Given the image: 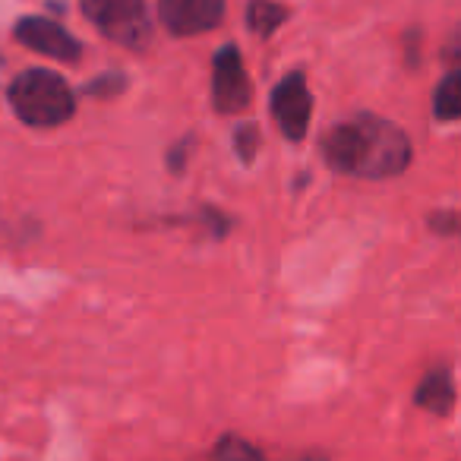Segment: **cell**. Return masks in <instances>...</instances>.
<instances>
[{
	"label": "cell",
	"instance_id": "1",
	"mask_svg": "<svg viewBox=\"0 0 461 461\" xmlns=\"http://www.w3.org/2000/svg\"><path fill=\"white\" fill-rule=\"evenodd\" d=\"M322 155L339 174L385 180L398 177L411 165V140L398 123L376 114H357L329 130L322 140Z\"/></svg>",
	"mask_w": 461,
	"mask_h": 461
},
{
	"label": "cell",
	"instance_id": "2",
	"mask_svg": "<svg viewBox=\"0 0 461 461\" xmlns=\"http://www.w3.org/2000/svg\"><path fill=\"white\" fill-rule=\"evenodd\" d=\"M10 104L29 127H60L77 111V98L64 77L51 70H26L10 86Z\"/></svg>",
	"mask_w": 461,
	"mask_h": 461
},
{
	"label": "cell",
	"instance_id": "3",
	"mask_svg": "<svg viewBox=\"0 0 461 461\" xmlns=\"http://www.w3.org/2000/svg\"><path fill=\"white\" fill-rule=\"evenodd\" d=\"M83 14L102 35L123 48H146L152 26L142 0H79Z\"/></svg>",
	"mask_w": 461,
	"mask_h": 461
},
{
	"label": "cell",
	"instance_id": "4",
	"mask_svg": "<svg viewBox=\"0 0 461 461\" xmlns=\"http://www.w3.org/2000/svg\"><path fill=\"white\" fill-rule=\"evenodd\" d=\"M310 114H313V98H310L303 73H288L272 92V117L285 140L301 142L307 136Z\"/></svg>",
	"mask_w": 461,
	"mask_h": 461
},
{
	"label": "cell",
	"instance_id": "5",
	"mask_svg": "<svg viewBox=\"0 0 461 461\" xmlns=\"http://www.w3.org/2000/svg\"><path fill=\"white\" fill-rule=\"evenodd\" d=\"M250 77L244 70V60L234 45H224L215 54V73H212V98L221 114H234L250 104Z\"/></svg>",
	"mask_w": 461,
	"mask_h": 461
},
{
	"label": "cell",
	"instance_id": "6",
	"mask_svg": "<svg viewBox=\"0 0 461 461\" xmlns=\"http://www.w3.org/2000/svg\"><path fill=\"white\" fill-rule=\"evenodd\" d=\"M224 0H161L158 20L171 35H199L221 23Z\"/></svg>",
	"mask_w": 461,
	"mask_h": 461
},
{
	"label": "cell",
	"instance_id": "7",
	"mask_svg": "<svg viewBox=\"0 0 461 461\" xmlns=\"http://www.w3.org/2000/svg\"><path fill=\"white\" fill-rule=\"evenodd\" d=\"M16 39L26 48L54 60H77L83 54V45L64 26H58L54 20H45V16H26V20L16 23Z\"/></svg>",
	"mask_w": 461,
	"mask_h": 461
},
{
	"label": "cell",
	"instance_id": "8",
	"mask_svg": "<svg viewBox=\"0 0 461 461\" xmlns=\"http://www.w3.org/2000/svg\"><path fill=\"white\" fill-rule=\"evenodd\" d=\"M414 402L420 408L433 411V414H448L455 404V383H452V373L446 366H436L423 376V383L417 385V395Z\"/></svg>",
	"mask_w": 461,
	"mask_h": 461
},
{
	"label": "cell",
	"instance_id": "9",
	"mask_svg": "<svg viewBox=\"0 0 461 461\" xmlns=\"http://www.w3.org/2000/svg\"><path fill=\"white\" fill-rule=\"evenodd\" d=\"M433 114L439 117V121H458V114H461V73L458 70L446 73L442 83L436 86Z\"/></svg>",
	"mask_w": 461,
	"mask_h": 461
},
{
	"label": "cell",
	"instance_id": "10",
	"mask_svg": "<svg viewBox=\"0 0 461 461\" xmlns=\"http://www.w3.org/2000/svg\"><path fill=\"white\" fill-rule=\"evenodd\" d=\"M247 23L257 35H272L285 23V7L272 4V0H253L250 10H247Z\"/></svg>",
	"mask_w": 461,
	"mask_h": 461
},
{
	"label": "cell",
	"instance_id": "11",
	"mask_svg": "<svg viewBox=\"0 0 461 461\" xmlns=\"http://www.w3.org/2000/svg\"><path fill=\"white\" fill-rule=\"evenodd\" d=\"M209 461H263V455H259L247 439H240V436H224V439L215 446V452H212Z\"/></svg>",
	"mask_w": 461,
	"mask_h": 461
},
{
	"label": "cell",
	"instance_id": "12",
	"mask_svg": "<svg viewBox=\"0 0 461 461\" xmlns=\"http://www.w3.org/2000/svg\"><path fill=\"white\" fill-rule=\"evenodd\" d=\"M234 149H238V155L244 161H253V155H257V149H259V136L253 123H247V127H240L238 133H234Z\"/></svg>",
	"mask_w": 461,
	"mask_h": 461
},
{
	"label": "cell",
	"instance_id": "13",
	"mask_svg": "<svg viewBox=\"0 0 461 461\" xmlns=\"http://www.w3.org/2000/svg\"><path fill=\"white\" fill-rule=\"evenodd\" d=\"M123 89V77H104V79H95V83L89 86L92 95H104V92H121Z\"/></svg>",
	"mask_w": 461,
	"mask_h": 461
},
{
	"label": "cell",
	"instance_id": "14",
	"mask_svg": "<svg viewBox=\"0 0 461 461\" xmlns=\"http://www.w3.org/2000/svg\"><path fill=\"white\" fill-rule=\"evenodd\" d=\"M433 224L436 230H442V234H448L452 238L455 230H458V218H455V212H442V215H433Z\"/></svg>",
	"mask_w": 461,
	"mask_h": 461
},
{
	"label": "cell",
	"instance_id": "15",
	"mask_svg": "<svg viewBox=\"0 0 461 461\" xmlns=\"http://www.w3.org/2000/svg\"><path fill=\"white\" fill-rule=\"evenodd\" d=\"M291 461H329L326 455H301V458H291Z\"/></svg>",
	"mask_w": 461,
	"mask_h": 461
}]
</instances>
